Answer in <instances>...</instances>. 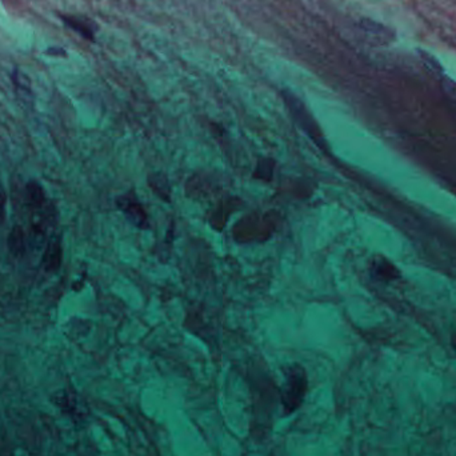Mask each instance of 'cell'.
Returning a JSON list of instances; mask_svg holds the SVG:
<instances>
[{"label": "cell", "mask_w": 456, "mask_h": 456, "mask_svg": "<svg viewBox=\"0 0 456 456\" xmlns=\"http://www.w3.org/2000/svg\"><path fill=\"white\" fill-rule=\"evenodd\" d=\"M308 388L307 374L300 365L283 368V383L280 388V403L286 415L293 414L303 405Z\"/></svg>", "instance_id": "cell-1"}, {"label": "cell", "mask_w": 456, "mask_h": 456, "mask_svg": "<svg viewBox=\"0 0 456 456\" xmlns=\"http://www.w3.org/2000/svg\"><path fill=\"white\" fill-rule=\"evenodd\" d=\"M277 217L272 213H253L243 216L235 224L234 236L239 243H253V241H267L275 232Z\"/></svg>", "instance_id": "cell-2"}, {"label": "cell", "mask_w": 456, "mask_h": 456, "mask_svg": "<svg viewBox=\"0 0 456 456\" xmlns=\"http://www.w3.org/2000/svg\"><path fill=\"white\" fill-rule=\"evenodd\" d=\"M116 205L126 215L127 219L140 229L150 227V219L134 191H128L116 199Z\"/></svg>", "instance_id": "cell-3"}, {"label": "cell", "mask_w": 456, "mask_h": 456, "mask_svg": "<svg viewBox=\"0 0 456 456\" xmlns=\"http://www.w3.org/2000/svg\"><path fill=\"white\" fill-rule=\"evenodd\" d=\"M281 96L286 101L289 110L291 111V115L293 116V119L296 120V123L302 127V129L305 131V134H308L312 139L317 140V144H319V138H320L319 127L315 123L314 118L308 113V110L305 108L303 103L299 101L291 92L283 91Z\"/></svg>", "instance_id": "cell-4"}, {"label": "cell", "mask_w": 456, "mask_h": 456, "mask_svg": "<svg viewBox=\"0 0 456 456\" xmlns=\"http://www.w3.org/2000/svg\"><path fill=\"white\" fill-rule=\"evenodd\" d=\"M357 27L360 32L366 35L368 43L372 46H384L393 43L395 40V31L384 25H380L378 22L362 19L357 23Z\"/></svg>", "instance_id": "cell-5"}, {"label": "cell", "mask_w": 456, "mask_h": 456, "mask_svg": "<svg viewBox=\"0 0 456 456\" xmlns=\"http://www.w3.org/2000/svg\"><path fill=\"white\" fill-rule=\"evenodd\" d=\"M43 266L49 272H56L62 266V244L59 238H53L49 243L43 256Z\"/></svg>", "instance_id": "cell-6"}, {"label": "cell", "mask_w": 456, "mask_h": 456, "mask_svg": "<svg viewBox=\"0 0 456 456\" xmlns=\"http://www.w3.org/2000/svg\"><path fill=\"white\" fill-rule=\"evenodd\" d=\"M239 201L235 198H228L222 201L219 207L214 211V214L211 216V224L214 226L217 231H222L226 222H227L228 216L231 215L236 208H238Z\"/></svg>", "instance_id": "cell-7"}, {"label": "cell", "mask_w": 456, "mask_h": 456, "mask_svg": "<svg viewBox=\"0 0 456 456\" xmlns=\"http://www.w3.org/2000/svg\"><path fill=\"white\" fill-rule=\"evenodd\" d=\"M371 274L374 278L381 281H393L400 277L398 268L383 258L374 259L371 265Z\"/></svg>", "instance_id": "cell-8"}, {"label": "cell", "mask_w": 456, "mask_h": 456, "mask_svg": "<svg viewBox=\"0 0 456 456\" xmlns=\"http://www.w3.org/2000/svg\"><path fill=\"white\" fill-rule=\"evenodd\" d=\"M62 20L70 28H72L77 34H80L83 38L89 39V40L95 39V25L89 19L77 18L72 15H62Z\"/></svg>", "instance_id": "cell-9"}, {"label": "cell", "mask_w": 456, "mask_h": 456, "mask_svg": "<svg viewBox=\"0 0 456 456\" xmlns=\"http://www.w3.org/2000/svg\"><path fill=\"white\" fill-rule=\"evenodd\" d=\"M148 186L162 201L170 202L171 201V184L168 177L162 172H153L148 179Z\"/></svg>", "instance_id": "cell-10"}, {"label": "cell", "mask_w": 456, "mask_h": 456, "mask_svg": "<svg viewBox=\"0 0 456 456\" xmlns=\"http://www.w3.org/2000/svg\"><path fill=\"white\" fill-rule=\"evenodd\" d=\"M53 399H55L56 405L62 408L64 414L71 415L74 419L83 418V411L80 410V405L77 403L74 395H70L68 393H61L59 395H56Z\"/></svg>", "instance_id": "cell-11"}, {"label": "cell", "mask_w": 456, "mask_h": 456, "mask_svg": "<svg viewBox=\"0 0 456 456\" xmlns=\"http://www.w3.org/2000/svg\"><path fill=\"white\" fill-rule=\"evenodd\" d=\"M8 248L15 258H23L25 253V232L22 227L15 226L8 235Z\"/></svg>", "instance_id": "cell-12"}, {"label": "cell", "mask_w": 456, "mask_h": 456, "mask_svg": "<svg viewBox=\"0 0 456 456\" xmlns=\"http://www.w3.org/2000/svg\"><path fill=\"white\" fill-rule=\"evenodd\" d=\"M274 170H275V162L270 158H263L256 165L253 171V177L263 182H271L274 177Z\"/></svg>", "instance_id": "cell-13"}, {"label": "cell", "mask_w": 456, "mask_h": 456, "mask_svg": "<svg viewBox=\"0 0 456 456\" xmlns=\"http://www.w3.org/2000/svg\"><path fill=\"white\" fill-rule=\"evenodd\" d=\"M25 192H27L28 202L31 203L32 205H35V207H42L43 205V203L46 201L44 191H43V187L39 184L37 180H31V182L27 183Z\"/></svg>", "instance_id": "cell-14"}, {"label": "cell", "mask_w": 456, "mask_h": 456, "mask_svg": "<svg viewBox=\"0 0 456 456\" xmlns=\"http://www.w3.org/2000/svg\"><path fill=\"white\" fill-rule=\"evenodd\" d=\"M13 83H15L16 89H20L22 94H27V95L31 94V84H30V80H28V77L23 75L22 72H15V74H13Z\"/></svg>", "instance_id": "cell-15"}, {"label": "cell", "mask_w": 456, "mask_h": 456, "mask_svg": "<svg viewBox=\"0 0 456 456\" xmlns=\"http://www.w3.org/2000/svg\"><path fill=\"white\" fill-rule=\"evenodd\" d=\"M443 89L444 92H445V95L451 99V101H454V103H456V83L454 82V80H451V79H448V77H445V79H443Z\"/></svg>", "instance_id": "cell-16"}, {"label": "cell", "mask_w": 456, "mask_h": 456, "mask_svg": "<svg viewBox=\"0 0 456 456\" xmlns=\"http://www.w3.org/2000/svg\"><path fill=\"white\" fill-rule=\"evenodd\" d=\"M6 217V191L0 184V223L4 222Z\"/></svg>", "instance_id": "cell-17"}, {"label": "cell", "mask_w": 456, "mask_h": 456, "mask_svg": "<svg viewBox=\"0 0 456 456\" xmlns=\"http://www.w3.org/2000/svg\"><path fill=\"white\" fill-rule=\"evenodd\" d=\"M47 53L53 55V56H63L64 50H62V49H51V50L47 51Z\"/></svg>", "instance_id": "cell-18"}, {"label": "cell", "mask_w": 456, "mask_h": 456, "mask_svg": "<svg viewBox=\"0 0 456 456\" xmlns=\"http://www.w3.org/2000/svg\"><path fill=\"white\" fill-rule=\"evenodd\" d=\"M451 344H452V348L455 350V353H456V335L455 336H454V338H452V341H451Z\"/></svg>", "instance_id": "cell-19"}]
</instances>
